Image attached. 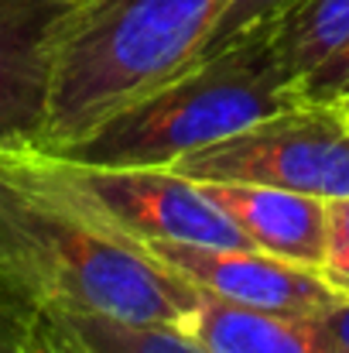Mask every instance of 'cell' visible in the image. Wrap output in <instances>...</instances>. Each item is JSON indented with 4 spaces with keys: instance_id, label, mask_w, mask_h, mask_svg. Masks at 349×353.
Returning a JSON list of instances; mask_svg holds the SVG:
<instances>
[{
    "instance_id": "6da1fadb",
    "label": "cell",
    "mask_w": 349,
    "mask_h": 353,
    "mask_svg": "<svg viewBox=\"0 0 349 353\" xmlns=\"http://www.w3.org/2000/svg\"><path fill=\"white\" fill-rule=\"evenodd\" d=\"M230 0H76L55 38L48 117L52 151L202 59Z\"/></svg>"
},
{
    "instance_id": "7a4b0ae2",
    "label": "cell",
    "mask_w": 349,
    "mask_h": 353,
    "mask_svg": "<svg viewBox=\"0 0 349 353\" xmlns=\"http://www.w3.org/2000/svg\"><path fill=\"white\" fill-rule=\"evenodd\" d=\"M0 268L45 309L120 323H182L199 292L127 236L0 172Z\"/></svg>"
},
{
    "instance_id": "3957f363",
    "label": "cell",
    "mask_w": 349,
    "mask_h": 353,
    "mask_svg": "<svg viewBox=\"0 0 349 353\" xmlns=\"http://www.w3.org/2000/svg\"><path fill=\"white\" fill-rule=\"evenodd\" d=\"M302 100V79L284 65L274 21H267L127 103L86 137L52 148V154L89 165L171 168L182 154Z\"/></svg>"
},
{
    "instance_id": "277c9868",
    "label": "cell",
    "mask_w": 349,
    "mask_h": 353,
    "mask_svg": "<svg viewBox=\"0 0 349 353\" xmlns=\"http://www.w3.org/2000/svg\"><path fill=\"white\" fill-rule=\"evenodd\" d=\"M0 172L62 199L130 240H192L250 247L209 192L171 168L89 165L52 151L0 154Z\"/></svg>"
},
{
    "instance_id": "5b68a950",
    "label": "cell",
    "mask_w": 349,
    "mask_h": 353,
    "mask_svg": "<svg viewBox=\"0 0 349 353\" xmlns=\"http://www.w3.org/2000/svg\"><path fill=\"white\" fill-rule=\"evenodd\" d=\"M171 172L195 182H246L339 199L349 196V114L339 103L302 100L182 154Z\"/></svg>"
},
{
    "instance_id": "8992f818",
    "label": "cell",
    "mask_w": 349,
    "mask_h": 353,
    "mask_svg": "<svg viewBox=\"0 0 349 353\" xmlns=\"http://www.w3.org/2000/svg\"><path fill=\"white\" fill-rule=\"evenodd\" d=\"M130 240V236H127ZM158 268L171 271L202 295L233 305L308 319L332 305L343 292L319 271L257 247H223L192 240H130Z\"/></svg>"
},
{
    "instance_id": "52a82bcc",
    "label": "cell",
    "mask_w": 349,
    "mask_h": 353,
    "mask_svg": "<svg viewBox=\"0 0 349 353\" xmlns=\"http://www.w3.org/2000/svg\"><path fill=\"white\" fill-rule=\"evenodd\" d=\"M76 0H0V154L41 144L55 38Z\"/></svg>"
},
{
    "instance_id": "ba28073f",
    "label": "cell",
    "mask_w": 349,
    "mask_h": 353,
    "mask_svg": "<svg viewBox=\"0 0 349 353\" xmlns=\"http://www.w3.org/2000/svg\"><path fill=\"white\" fill-rule=\"evenodd\" d=\"M199 185L230 216V223L246 236L250 247L305 268H322L329 199L274 185H246V182H199Z\"/></svg>"
},
{
    "instance_id": "9c48e42d",
    "label": "cell",
    "mask_w": 349,
    "mask_h": 353,
    "mask_svg": "<svg viewBox=\"0 0 349 353\" xmlns=\"http://www.w3.org/2000/svg\"><path fill=\"white\" fill-rule=\"evenodd\" d=\"M34 347L38 353H206L182 323H120L45 305Z\"/></svg>"
},
{
    "instance_id": "30bf717a",
    "label": "cell",
    "mask_w": 349,
    "mask_h": 353,
    "mask_svg": "<svg viewBox=\"0 0 349 353\" xmlns=\"http://www.w3.org/2000/svg\"><path fill=\"white\" fill-rule=\"evenodd\" d=\"M182 326L206 353H315L308 319L233 305L202 292Z\"/></svg>"
},
{
    "instance_id": "8fae6325",
    "label": "cell",
    "mask_w": 349,
    "mask_h": 353,
    "mask_svg": "<svg viewBox=\"0 0 349 353\" xmlns=\"http://www.w3.org/2000/svg\"><path fill=\"white\" fill-rule=\"evenodd\" d=\"M349 38V0H291L274 17V41L284 65L305 79Z\"/></svg>"
},
{
    "instance_id": "7c38bea8",
    "label": "cell",
    "mask_w": 349,
    "mask_h": 353,
    "mask_svg": "<svg viewBox=\"0 0 349 353\" xmlns=\"http://www.w3.org/2000/svg\"><path fill=\"white\" fill-rule=\"evenodd\" d=\"M41 302L7 268H0V353H28L38 333Z\"/></svg>"
},
{
    "instance_id": "4fadbf2b",
    "label": "cell",
    "mask_w": 349,
    "mask_h": 353,
    "mask_svg": "<svg viewBox=\"0 0 349 353\" xmlns=\"http://www.w3.org/2000/svg\"><path fill=\"white\" fill-rule=\"evenodd\" d=\"M339 292H349V196L329 199L326 213V254L319 268Z\"/></svg>"
},
{
    "instance_id": "5bb4252c",
    "label": "cell",
    "mask_w": 349,
    "mask_h": 353,
    "mask_svg": "<svg viewBox=\"0 0 349 353\" xmlns=\"http://www.w3.org/2000/svg\"><path fill=\"white\" fill-rule=\"evenodd\" d=\"M288 3H291V0H230V7L223 10L220 24L213 28V38H209V45H206L202 59H206L209 52L223 48V45L233 41L236 34H243V31H250V28H257V24L274 21Z\"/></svg>"
},
{
    "instance_id": "9a60e30c",
    "label": "cell",
    "mask_w": 349,
    "mask_h": 353,
    "mask_svg": "<svg viewBox=\"0 0 349 353\" xmlns=\"http://www.w3.org/2000/svg\"><path fill=\"white\" fill-rule=\"evenodd\" d=\"M302 93L305 100H322V103H336L339 97L349 93V38L329 52L305 79H302Z\"/></svg>"
},
{
    "instance_id": "2e32d148",
    "label": "cell",
    "mask_w": 349,
    "mask_h": 353,
    "mask_svg": "<svg viewBox=\"0 0 349 353\" xmlns=\"http://www.w3.org/2000/svg\"><path fill=\"white\" fill-rule=\"evenodd\" d=\"M315 353H349V292H343L332 305L308 316Z\"/></svg>"
},
{
    "instance_id": "e0dca14e",
    "label": "cell",
    "mask_w": 349,
    "mask_h": 353,
    "mask_svg": "<svg viewBox=\"0 0 349 353\" xmlns=\"http://www.w3.org/2000/svg\"><path fill=\"white\" fill-rule=\"evenodd\" d=\"M336 103H339V107H343V110H346V114H349V93H346V97H339Z\"/></svg>"
},
{
    "instance_id": "ac0fdd59",
    "label": "cell",
    "mask_w": 349,
    "mask_h": 353,
    "mask_svg": "<svg viewBox=\"0 0 349 353\" xmlns=\"http://www.w3.org/2000/svg\"><path fill=\"white\" fill-rule=\"evenodd\" d=\"M28 353H38V347H34V343H31V350H28Z\"/></svg>"
}]
</instances>
